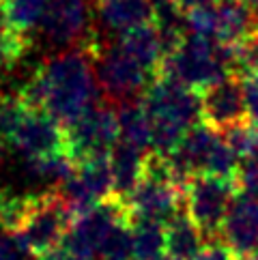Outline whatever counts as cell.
I'll return each instance as SVG.
<instances>
[{
	"label": "cell",
	"mask_w": 258,
	"mask_h": 260,
	"mask_svg": "<svg viewBox=\"0 0 258 260\" xmlns=\"http://www.w3.org/2000/svg\"><path fill=\"white\" fill-rule=\"evenodd\" d=\"M93 64V45L62 52L35 71L30 82L20 90V97L28 108L43 110L67 127L97 106Z\"/></svg>",
	"instance_id": "cell-1"
},
{
	"label": "cell",
	"mask_w": 258,
	"mask_h": 260,
	"mask_svg": "<svg viewBox=\"0 0 258 260\" xmlns=\"http://www.w3.org/2000/svg\"><path fill=\"white\" fill-rule=\"evenodd\" d=\"M140 104L151 123V151L159 155H170L202 118L200 92L162 76L142 92Z\"/></svg>",
	"instance_id": "cell-2"
},
{
	"label": "cell",
	"mask_w": 258,
	"mask_h": 260,
	"mask_svg": "<svg viewBox=\"0 0 258 260\" xmlns=\"http://www.w3.org/2000/svg\"><path fill=\"white\" fill-rule=\"evenodd\" d=\"M230 62L233 45H222L209 37L185 35V39L164 56L157 76L202 92L215 82L233 76Z\"/></svg>",
	"instance_id": "cell-3"
},
{
	"label": "cell",
	"mask_w": 258,
	"mask_h": 260,
	"mask_svg": "<svg viewBox=\"0 0 258 260\" xmlns=\"http://www.w3.org/2000/svg\"><path fill=\"white\" fill-rule=\"evenodd\" d=\"M73 215L58 191L39 193L37 204L26 224L11 235L28 256L41 260L54 252L67 237Z\"/></svg>",
	"instance_id": "cell-4"
},
{
	"label": "cell",
	"mask_w": 258,
	"mask_h": 260,
	"mask_svg": "<svg viewBox=\"0 0 258 260\" xmlns=\"http://www.w3.org/2000/svg\"><path fill=\"white\" fill-rule=\"evenodd\" d=\"M237 191L239 189L235 181L215 179V176L207 174L194 176L183 187L185 211L202 232L207 243H217L222 237L224 219Z\"/></svg>",
	"instance_id": "cell-5"
},
{
	"label": "cell",
	"mask_w": 258,
	"mask_h": 260,
	"mask_svg": "<svg viewBox=\"0 0 258 260\" xmlns=\"http://www.w3.org/2000/svg\"><path fill=\"white\" fill-rule=\"evenodd\" d=\"M67 153L76 164L95 157H110L118 144V114L106 106H95L64 127Z\"/></svg>",
	"instance_id": "cell-6"
},
{
	"label": "cell",
	"mask_w": 258,
	"mask_h": 260,
	"mask_svg": "<svg viewBox=\"0 0 258 260\" xmlns=\"http://www.w3.org/2000/svg\"><path fill=\"white\" fill-rule=\"evenodd\" d=\"M95 67L104 95L118 104L134 101V97L144 92L149 88L146 84L155 80V76L142 69L118 43L104 52H95Z\"/></svg>",
	"instance_id": "cell-7"
},
{
	"label": "cell",
	"mask_w": 258,
	"mask_h": 260,
	"mask_svg": "<svg viewBox=\"0 0 258 260\" xmlns=\"http://www.w3.org/2000/svg\"><path fill=\"white\" fill-rule=\"evenodd\" d=\"M127 217L129 215H127L125 202L112 196L73 219L62 245H67L82 258L95 260L101 254V247H104L106 239L110 237V232Z\"/></svg>",
	"instance_id": "cell-8"
},
{
	"label": "cell",
	"mask_w": 258,
	"mask_h": 260,
	"mask_svg": "<svg viewBox=\"0 0 258 260\" xmlns=\"http://www.w3.org/2000/svg\"><path fill=\"white\" fill-rule=\"evenodd\" d=\"M58 193L67 202L73 219L114 196L110 157H95L76 164V170L60 185Z\"/></svg>",
	"instance_id": "cell-9"
},
{
	"label": "cell",
	"mask_w": 258,
	"mask_h": 260,
	"mask_svg": "<svg viewBox=\"0 0 258 260\" xmlns=\"http://www.w3.org/2000/svg\"><path fill=\"white\" fill-rule=\"evenodd\" d=\"M202 123L213 127L215 132H228L230 127L247 120V104L243 82L237 76H228L224 80L211 84L200 92Z\"/></svg>",
	"instance_id": "cell-10"
},
{
	"label": "cell",
	"mask_w": 258,
	"mask_h": 260,
	"mask_svg": "<svg viewBox=\"0 0 258 260\" xmlns=\"http://www.w3.org/2000/svg\"><path fill=\"white\" fill-rule=\"evenodd\" d=\"M90 26L88 0H45V13L41 20L43 32L58 45H84Z\"/></svg>",
	"instance_id": "cell-11"
},
{
	"label": "cell",
	"mask_w": 258,
	"mask_h": 260,
	"mask_svg": "<svg viewBox=\"0 0 258 260\" xmlns=\"http://www.w3.org/2000/svg\"><path fill=\"white\" fill-rule=\"evenodd\" d=\"M219 241L237 256V260H247L258 254V200L241 191L235 193Z\"/></svg>",
	"instance_id": "cell-12"
},
{
	"label": "cell",
	"mask_w": 258,
	"mask_h": 260,
	"mask_svg": "<svg viewBox=\"0 0 258 260\" xmlns=\"http://www.w3.org/2000/svg\"><path fill=\"white\" fill-rule=\"evenodd\" d=\"M9 146L28 159V157L67 151V136H64V127L54 116L43 110H30L17 127Z\"/></svg>",
	"instance_id": "cell-13"
},
{
	"label": "cell",
	"mask_w": 258,
	"mask_h": 260,
	"mask_svg": "<svg viewBox=\"0 0 258 260\" xmlns=\"http://www.w3.org/2000/svg\"><path fill=\"white\" fill-rule=\"evenodd\" d=\"M213 7V32L211 39L222 45H235L258 28L256 11L243 0H217Z\"/></svg>",
	"instance_id": "cell-14"
},
{
	"label": "cell",
	"mask_w": 258,
	"mask_h": 260,
	"mask_svg": "<svg viewBox=\"0 0 258 260\" xmlns=\"http://www.w3.org/2000/svg\"><path fill=\"white\" fill-rule=\"evenodd\" d=\"M118 45L132 56L142 69H146L151 76L157 78V71L162 67V60L166 56V45L162 39V32L155 22L140 24L136 28H129L121 35Z\"/></svg>",
	"instance_id": "cell-15"
},
{
	"label": "cell",
	"mask_w": 258,
	"mask_h": 260,
	"mask_svg": "<svg viewBox=\"0 0 258 260\" xmlns=\"http://www.w3.org/2000/svg\"><path fill=\"white\" fill-rule=\"evenodd\" d=\"M146 155L142 151L127 146L123 142H118L114 146V151L110 153V168H112V181H114V196L118 200H127V196L132 193L138 183L144 176V161Z\"/></svg>",
	"instance_id": "cell-16"
},
{
	"label": "cell",
	"mask_w": 258,
	"mask_h": 260,
	"mask_svg": "<svg viewBox=\"0 0 258 260\" xmlns=\"http://www.w3.org/2000/svg\"><path fill=\"white\" fill-rule=\"evenodd\" d=\"M164 230H166V258L168 260H194V256L205 247L202 245L205 237H202L198 226L191 221L185 209L177 213L164 226Z\"/></svg>",
	"instance_id": "cell-17"
},
{
	"label": "cell",
	"mask_w": 258,
	"mask_h": 260,
	"mask_svg": "<svg viewBox=\"0 0 258 260\" xmlns=\"http://www.w3.org/2000/svg\"><path fill=\"white\" fill-rule=\"evenodd\" d=\"M97 11L108 28L118 32L153 22L151 0H97Z\"/></svg>",
	"instance_id": "cell-18"
},
{
	"label": "cell",
	"mask_w": 258,
	"mask_h": 260,
	"mask_svg": "<svg viewBox=\"0 0 258 260\" xmlns=\"http://www.w3.org/2000/svg\"><path fill=\"white\" fill-rule=\"evenodd\" d=\"M118 142L142 153H151V123L142 104L127 101L118 108Z\"/></svg>",
	"instance_id": "cell-19"
},
{
	"label": "cell",
	"mask_w": 258,
	"mask_h": 260,
	"mask_svg": "<svg viewBox=\"0 0 258 260\" xmlns=\"http://www.w3.org/2000/svg\"><path fill=\"white\" fill-rule=\"evenodd\" d=\"M76 170V161L71 159L67 151H56L39 157H28L26 159V172L37 181L58 183L62 185Z\"/></svg>",
	"instance_id": "cell-20"
},
{
	"label": "cell",
	"mask_w": 258,
	"mask_h": 260,
	"mask_svg": "<svg viewBox=\"0 0 258 260\" xmlns=\"http://www.w3.org/2000/svg\"><path fill=\"white\" fill-rule=\"evenodd\" d=\"M37 198L39 196L35 193H17L11 189L0 191V228L7 235H15L30 217Z\"/></svg>",
	"instance_id": "cell-21"
},
{
	"label": "cell",
	"mask_w": 258,
	"mask_h": 260,
	"mask_svg": "<svg viewBox=\"0 0 258 260\" xmlns=\"http://www.w3.org/2000/svg\"><path fill=\"white\" fill-rule=\"evenodd\" d=\"M134 230V260H166V230L153 221H129Z\"/></svg>",
	"instance_id": "cell-22"
},
{
	"label": "cell",
	"mask_w": 258,
	"mask_h": 260,
	"mask_svg": "<svg viewBox=\"0 0 258 260\" xmlns=\"http://www.w3.org/2000/svg\"><path fill=\"white\" fill-rule=\"evenodd\" d=\"M5 13H7V26L26 32L37 24L41 26L43 13H45V0H5Z\"/></svg>",
	"instance_id": "cell-23"
},
{
	"label": "cell",
	"mask_w": 258,
	"mask_h": 260,
	"mask_svg": "<svg viewBox=\"0 0 258 260\" xmlns=\"http://www.w3.org/2000/svg\"><path fill=\"white\" fill-rule=\"evenodd\" d=\"M230 69H233V76L241 80L258 76V28L233 45Z\"/></svg>",
	"instance_id": "cell-24"
},
{
	"label": "cell",
	"mask_w": 258,
	"mask_h": 260,
	"mask_svg": "<svg viewBox=\"0 0 258 260\" xmlns=\"http://www.w3.org/2000/svg\"><path fill=\"white\" fill-rule=\"evenodd\" d=\"M33 108L26 106V101L17 95H0V140L5 144H11L17 127Z\"/></svg>",
	"instance_id": "cell-25"
},
{
	"label": "cell",
	"mask_w": 258,
	"mask_h": 260,
	"mask_svg": "<svg viewBox=\"0 0 258 260\" xmlns=\"http://www.w3.org/2000/svg\"><path fill=\"white\" fill-rule=\"evenodd\" d=\"M99 256L101 260H134V230L129 217L114 226Z\"/></svg>",
	"instance_id": "cell-26"
},
{
	"label": "cell",
	"mask_w": 258,
	"mask_h": 260,
	"mask_svg": "<svg viewBox=\"0 0 258 260\" xmlns=\"http://www.w3.org/2000/svg\"><path fill=\"white\" fill-rule=\"evenodd\" d=\"M28 50V37L11 26L0 28V73H7Z\"/></svg>",
	"instance_id": "cell-27"
},
{
	"label": "cell",
	"mask_w": 258,
	"mask_h": 260,
	"mask_svg": "<svg viewBox=\"0 0 258 260\" xmlns=\"http://www.w3.org/2000/svg\"><path fill=\"white\" fill-rule=\"evenodd\" d=\"M224 138L241 161L247 159V157H252L254 153H258V125L252 123L250 118L235 127H230Z\"/></svg>",
	"instance_id": "cell-28"
},
{
	"label": "cell",
	"mask_w": 258,
	"mask_h": 260,
	"mask_svg": "<svg viewBox=\"0 0 258 260\" xmlns=\"http://www.w3.org/2000/svg\"><path fill=\"white\" fill-rule=\"evenodd\" d=\"M237 187L241 193L258 200V153L241 161L237 172Z\"/></svg>",
	"instance_id": "cell-29"
},
{
	"label": "cell",
	"mask_w": 258,
	"mask_h": 260,
	"mask_svg": "<svg viewBox=\"0 0 258 260\" xmlns=\"http://www.w3.org/2000/svg\"><path fill=\"white\" fill-rule=\"evenodd\" d=\"M245 104H247V118L258 125V76L243 80Z\"/></svg>",
	"instance_id": "cell-30"
},
{
	"label": "cell",
	"mask_w": 258,
	"mask_h": 260,
	"mask_svg": "<svg viewBox=\"0 0 258 260\" xmlns=\"http://www.w3.org/2000/svg\"><path fill=\"white\" fill-rule=\"evenodd\" d=\"M194 260H237V256L222 241H217V243H205V247L194 256Z\"/></svg>",
	"instance_id": "cell-31"
},
{
	"label": "cell",
	"mask_w": 258,
	"mask_h": 260,
	"mask_svg": "<svg viewBox=\"0 0 258 260\" xmlns=\"http://www.w3.org/2000/svg\"><path fill=\"white\" fill-rule=\"evenodd\" d=\"M22 245L13 237H0V260H26Z\"/></svg>",
	"instance_id": "cell-32"
},
{
	"label": "cell",
	"mask_w": 258,
	"mask_h": 260,
	"mask_svg": "<svg viewBox=\"0 0 258 260\" xmlns=\"http://www.w3.org/2000/svg\"><path fill=\"white\" fill-rule=\"evenodd\" d=\"M41 260H86V258H82L80 254H76L73 249H69L67 245H58L54 252H50L45 258H41Z\"/></svg>",
	"instance_id": "cell-33"
},
{
	"label": "cell",
	"mask_w": 258,
	"mask_h": 260,
	"mask_svg": "<svg viewBox=\"0 0 258 260\" xmlns=\"http://www.w3.org/2000/svg\"><path fill=\"white\" fill-rule=\"evenodd\" d=\"M179 7L183 11H191V9H198V7H207V5H215L217 0H177Z\"/></svg>",
	"instance_id": "cell-34"
},
{
	"label": "cell",
	"mask_w": 258,
	"mask_h": 260,
	"mask_svg": "<svg viewBox=\"0 0 258 260\" xmlns=\"http://www.w3.org/2000/svg\"><path fill=\"white\" fill-rule=\"evenodd\" d=\"M243 3H245V5H250L254 11H258V0H243Z\"/></svg>",
	"instance_id": "cell-35"
},
{
	"label": "cell",
	"mask_w": 258,
	"mask_h": 260,
	"mask_svg": "<svg viewBox=\"0 0 258 260\" xmlns=\"http://www.w3.org/2000/svg\"><path fill=\"white\" fill-rule=\"evenodd\" d=\"M0 142H3V140H0ZM0 159H3V144H0Z\"/></svg>",
	"instance_id": "cell-36"
},
{
	"label": "cell",
	"mask_w": 258,
	"mask_h": 260,
	"mask_svg": "<svg viewBox=\"0 0 258 260\" xmlns=\"http://www.w3.org/2000/svg\"><path fill=\"white\" fill-rule=\"evenodd\" d=\"M247 260H258V254H254L252 258H247Z\"/></svg>",
	"instance_id": "cell-37"
}]
</instances>
